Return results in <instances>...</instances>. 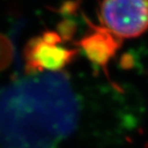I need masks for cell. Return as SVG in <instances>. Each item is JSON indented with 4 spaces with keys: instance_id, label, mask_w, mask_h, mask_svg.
<instances>
[{
    "instance_id": "obj_1",
    "label": "cell",
    "mask_w": 148,
    "mask_h": 148,
    "mask_svg": "<svg viewBox=\"0 0 148 148\" xmlns=\"http://www.w3.org/2000/svg\"><path fill=\"white\" fill-rule=\"evenodd\" d=\"M18 100L16 106L0 105V148H58L73 131L77 109L72 98L60 94L49 98Z\"/></svg>"
},
{
    "instance_id": "obj_4",
    "label": "cell",
    "mask_w": 148,
    "mask_h": 148,
    "mask_svg": "<svg viewBox=\"0 0 148 148\" xmlns=\"http://www.w3.org/2000/svg\"><path fill=\"white\" fill-rule=\"evenodd\" d=\"M79 45L92 62L105 67L119 47L120 38L107 29L95 28V31L84 37Z\"/></svg>"
},
{
    "instance_id": "obj_5",
    "label": "cell",
    "mask_w": 148,
    "mask_h": 148,
    "mask_svg": "<svg viewBox=\"0 0 148 148\" xmlns=\"http://www.w3.org/2000/svg\"><path fill=\"white\" fill-rule=\"evenodd\" d=\"M14 59V47L10 40L0 33V71L6 69Z\"/></svg>"
},
{
    "instance_id": "obj_2",
    "label": "cell",
    "mask_w": 148,
    "mask_h": 148,
    "mask_svg": "<svg viewBox=\"0 0 148 148\" xmlns=\"http://www.w3.org/2000/svg\"><path fill=\"white\" fill-rule=\"evenodd\" d=\"M100 16L119 38L138 37L148 29V0H103Z\"/></svg>"
},
{
    "instance_id": "obj_3",
    "label": "cell",
    "mask_w": 148,
    "mask_h": 148,
    "mask_svg": "<svg viewBox=\"0 0 148 148\" xmlns=\"http://www.w3.org/2000/svg\"><path fill=\"white\" fill-rule=\"evenodd\" d=\"M61 38L55 32H46L28 42L24 51L27 72L58 71L73 59L75 51L60 45Z\"/></svg>"
}]
</instances>
